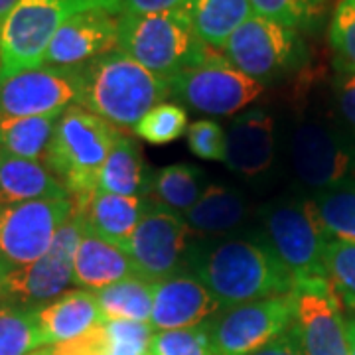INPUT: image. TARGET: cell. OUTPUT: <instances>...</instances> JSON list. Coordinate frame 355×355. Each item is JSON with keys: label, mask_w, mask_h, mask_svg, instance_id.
Masks as SVG:
<instances>
[{"label": "cell", "mask_w": 355, "mask_h": 355, "mask_svg": "<svg viewBox=\"0 0 355 355\" xmlns=\"http://www.w3.org/2000/svg\"><path fill=\"white\" fill-rule=\"evenodd\" d=\"M184 266L211 292L221 312L294 288V277L259 233L191 241Z\"/></svg>", "instance_id": "obj_1"}, {"label": "cell", "mask_w": 355, "mask_h": 355, "mask_svg": "<svg viewBox=\"0 0 355 355\" xmlns=\"http://www.w3.org/2000/svg\"><path fill=\"white\" fill-rule=\"evenodd\" d=\"M132 132L148 144H170L188 132V113L176 103H160L140 119Z\"/></svg>", "instance_id": "obj_32"}, {"label": "cell", "mask_w": 355, "mask_h": 355, "mask_svg": "<svg viewBox=\"0 0 355 355\" xmlns=\"http://www.w3.org/2000/svg\"><path fill=\"white\" fill-rule=\"evenodd\" d=\"M30 355H48V349H38V352H34V354Z\"/></svg>", "instance_id": "obj_45"}, {"label": "cell", "mask_w": 355, "mask_h": 355, "mask_svg": "<svg viewBox=\"0 0 355 355\" xmlns=\"http://www.w3.org/2000/svg\"><path fill=\"white\" fill-rule=\"evenodd\" d=\"M275 162V121L263 109L235 116L225 130V160L231 172L254 180L265 176Z\"/></svg>", "instance_id": "obj_18"}, {"label": "cell", "mask_w": 355, "mask_h": 355, "mask_svg": "<svg viewBox=\"0 0 355 355\" xmlns=\"http://www.w3.org/2000/svg\"><path fill=\"white\" fill-rule=\"evenodd\" d=\"M294 328L304 355H349L347 322L328 279L294 280Z\"/></svg>", "instance_id": "obj_14"}, {"label": "cell", "mask_w": 355, "mask_h": 355, "mask_svg": "<svg viewBox=\"0 0 355 355\" xmlns=\"http://www.w3.org/2000/svg\"><path fill=\"white\" fill-rule=\"evenodd\" d=\"M116 50L127 53L166 81L217 55L198 38L180 8L168 12L119 16Z\"/></svg>", "instance_id": "obj_4"}, {"label": "cell", "mask_w": 355, "mask_h": 355, "mask_svg": "<svg viewBox=\"0 0 355 355\" xmlns=\"http://www.w3.org/2000/svg\"><path fill=\"white\" fill-rule=\"evenodd\" d=\"M148 355H214L209 320L190 328L156 331Z\"/></svg>", "instance_id": "obj_33"}, {"label": "cell", "mask_w": 355, "mask_h": 355, "mask_svg": "<svg viewBox=\"0 0 355 355\" xmlns=\"http://www.w3.org/2000/svg\"><path fill=\"white\" fill-rule=\"evenodd\" d=\"M16 2H18V0H0V26L4 24L6 16H8L10 10L16 6Z\"/></svg>", "instance_id": "obj_42"}, {"label": "cell", "mask_w": 355, "mask_h": 355, "mask_svg": "<svg viewBox=\"0 0 355 355\" xmlns=\"http://www.w3.org/2000/svg\"><path fill=\"white\" fill-rule=\"evenodd\" d=\"M168 87L170 95L191 111L211 116L239 113L265 91L263 83L241 73L219 55L170 77Z\"/></svg>", "instance_id": "obj_9"}, {"label": "cell", "mask_w": 355, "mask_h": 355, "mask_svg": "<svg viewBox=\"0 0 355 355\" xmlns=\"http://www.w3.org/2000/svg\"><path fill=\"white\" fill-rule=\"evenodd\" d=\"M150 176L153 172H148L144 164L139 144L127 135L119 132L101 168L97 191L146 198L150 188Z\"/></svg>", "instance_id": "obj_25"}, {"label": "cell", "mask_w": 355, "mask_h": 355, "mask_svg": "<svg viewBox=\"0 0 355 355\" xmlns=\"http://www.w3.org/2000/svg\"><path fill=\"white\" fill-rule=\"evenodd\" d=\"M205 172L193 164H172L153 172L148 196L164 207L186 214L205 191Z\"/></svg>", "instance_id": "obj_27"}, {"label": "cell", "mask_w": 355, "mask_h": 355, "mask_svg": "<svg viewBox=\"0 0 355 355\" xmlns=\"http://www.w3.org/2000/svg\"><path fill=\"white\" fill-rule=\"evenodd\" d=\"M247 214L249 205L241 191L223 184H214L205 188L202 198L184 214V219L193 233L203 237H221L241 227Z\"/></svg>", "instance_id": "obj_23"}, {"label": "cell", "mask_w": 355, "mask_h": 355, "mask_svg": "<svg viewBox=\"0 0 355 355\" xmlns=\"http://www.w3.org/2000/svg\"><path fill=\"white\" fill-rule=\"evenodd\" d=\"M180 10L211 50H221L231 34L254 14L249 0H184Z\"/></svg>", "instance_id": "obj_24"}, {"label": "cell", "mask_w": 355, "mask_h": 355, "mask_svg": "<svg viewBox=\"0 0 355 355\" xmlns=\"http://www.w3.org/2000/svg\"><path fill=\"white\" fill-rule=\"evenodd\" d=\"M48 355H109V336L105 324H97L73 340L48 347Z\"/></svg>", "instance_id": "obj_38"}, {"label": "cell", "mask_w": 355, "mask_h": 355, "mask_svg": "<svg viewBox=\"0 0 355 355\" xmlns=\"http://www.w3.org/2000/svg\"><path fill=\"white\" fill-rule=\"evenodd\" d=\"M44 347L36 308L0 304V355H30Z\"/></svg>", "instance_id": "obj_30"}, {"label": "cell", "mask_w": 355, "mask_h": 355, "mask_svg": "<svg viewBox=\"0 0 355 355\" xmlns=\"http://www.w3.org/2000/svg\"><path fill=\"white\" fill-rule=\"evenodd\" d=\"M330 46L336 67L355 76V0H338L330 22Z\"/></svg>", "instance_id": "obj_34"}, {"label": "cell", "mask_w": 355, "mask_h": 355, "mask_svg": "<svg viewBox=\"0 0 355 355\" xmlns=\"http://www.w3.org/2000/svg\"><path fill=\"white\" fill-rule=\"evenodd\" d=\"M190 229L182 214L148 198L144 214L135 229L127 253L135 272L142 279L160 280L186 265Z\"/></svg>", "instance_id": "obj_12"}, {"label": "cell", "mask_w": 355, "mask_h": 355, "mask_svg": "<svg viewBox=\"0 0 355 355\" xmlns=\"http://www.w3.org/2000/svg\"><path fill=\"white\" fill-rule=\"evenodd\" d=\"M137 275L127 251L97 237L85 227L73 257V284L97 292Z\"/></svg>", "instance_id": "obj_21"}, {"label": "cell", "mask_w": 355, "mask_h": 355, "mask_svg": "<svg viewBox=\"0 0 355 355\" xmlns=\"http://www.w3.org/2000/svg\"><path fill=\"white\" fill-rule=\"evenodd\" d=\"M221 51L235 69L265 85L302 62L304 44L298 32L253 14L231 34Z\"/></svg>", "instance_id": "obj_8"}, {"label": "cell", "mask_w": 355, "mask_h": 355, "mask_svg": "<svg viewBox=\"0 0 355 355\" xmlns=\"http://www.w3.org/2000/svg\"><path fill=\"white\" fill-rule=\"evenodd\" d=\"M251 355H304L302 343H300V338H298V331L294 328V322H292V326L288 330L282 331L272 342H268Z\"/></svg>", "instance_id": "obj_39"}, {"label": "cell", "mask_w": 355, "mask_h": 355, "mask_svg": "<svg viewBox=\"0 0 355 355\" xmlns=\"http://www.w3.org/2000/svg\"><path fill=\"white\" fill-rule=\"evenodd\" d=\"M60 198L69 193L48 166L0 150V207Z\"/></svg>", "instance_id": "obj_22"}, {"label": "cell", "mask_w": 355, "mask_h": 355, "mask_svg": "<svg viewBox=\"0 0 355 355\" xmlns=\"http://www.w3.org/2000/svg\"><path fill=\"white\" fill-rule=\"evenodd\" d=\"M184 0H116L119 16L123 14H156L176 10Z\"/></svg>", "instance_id": "obj_40"}, {"label": "cell", "mask_w": 355, "mask_h": 355, "mask_svg": "<svg viewBox=\"0 0 355 355\" xmlns=\"http://www.w3.org/2000/svg\"><path fill=\"white\" fill-rule=\"evenodd\" d=\"M263 237L288 268L294 280L326 275L328 235L316 216L314 203L300 200H275L259 209Z\"/></svg>", "instance_id": "obj_6"}, {"label": "cell", "mask_w": 355, "mask_h": 355, "mask_svg": "<svg viewBox=\"0 0 355 355\" xmlns=\"http://www.w3.org/2000/svg\"><path fill=\"white\" fill-rule=\"evenodd\" d=\"M85 231L83 214L73 207L71 216L58 229L51 247L30 265L12 268L4 279V304L40 308L62 296L73 284V257Z\"/></svg>", "instance_id": "obj_7"}, {"label": "cell", "mask_w": 355, "mask_h": 355, "mask_svg": "<svg viewBox=\"0 0 355 355\" xmlns=\"http://www.w3.org/2000/svg\"><path fill=\"white\" fill-rule=\"evenodd\" d=\"M109 336V355H148L154 328L144 322H103Z\"/></svg>", "instance_id": "obj_36"}, {"label": "cell", "mask_w": 355, "mask_h": 355, "mask_svg": "<svg viewBox=\"0 0 355 355\" xmlns=\"http://www.w3.org/2000/svg\"><path fill=\"white\" fill-rule=\"evenodd\" d=\"M58 116H4L0 114V150L28 158L46 160Z\"/></svg>", "instance_id": "obj_28"}, {"label": "cell", "mask_w": 355, "mask_h": 355, "mask_svg": "<svg viewBox=\"0 0 355 355\" xmlns=\"http://www.w3.org/2000/svg\"><path fill=\"white\" fill-rule=\"evenodd\" d=\"M338 105L345 121L355 127V76H343L338 83Z\"/></svg>", "instance_id": "obj_41"}, {"label": "cell", "mask_w": 355, "mask_h": 355, "mask_svg": "<svg viewBox=\"0 0 355 355\" xmlns=\"http://www.w3.org/2000/svg\"><path fill=\"white\" fill-rule=\"evenodd\" d=\"M95 8L119 16L116 0H18L0 28V81L44 65L65 20Z\"/></svg>", "instance_id": "obj_5"}, {"label": "cell", "mask_w": 355, "mask_h": 355, "mask_svg": "<svg viewBox=\"0 0 355 355\" xmlns=\"http://www.w3.org/2000/svg\"><path fill=\"white\" fill-rule=\"evenodd\" d=\"M36 322L44 345L73 340L97 324H103L95 292L71 291L36 308Z\"/></svg>", "instance_id": "obj_19"}, {"label": "cell", "mask_w": 355, "mask_h": 355, "mask_svg": "<svg viewBox=\"0 0 355 355\" xmlns=\"http://www.w3.org/2000/svg\"><path fill=\"white\" fill-rule=\"evenodd\" d=\"M347 322V338H349V355H355V316Z\"/></svg>", "instance_id": "obj_43"}, {"label": "cell", "mask_w": 355, "mask_h": 355, "mask_svg": "<svg viewBox=\"0 0 355 355\" xmlns=\"http://www.w3.org/2000/svg\"><path fill=\"white\" fill-rule=\"evenodd\" d=\"M6 272H8V268H6L4 263L0 261V302H2V298H4V279H6Z\"/></svg>", "instance_id": "obj_44"}, {"label": "cell", "mask_w": 355, "mask_h": 355, "mask_svg": "<svg viewBox=\"0 0 355 355\" xmlns=\"http://www.w3.org/2000/svg\"><path fill=\"white\" fill-rule=\"evenodd\" d=\"M146 202L148 198L95 191L87 202L76 209L83 214L89 231L127 251L128 241L144 214Z\"/></svg>", "instance_id": "obj_20"}, {"label": "cell", "mask_w": 355, "mask_h": 355, "mask_svg": "<svg viewBox=\"0 0 355 355\" xmlns=\"http://www.w3.org/2000/svg\"><path fill=\"white\" fill-rule=\"evenodd\" d=\"M73 211L69 198L36 200L0 207V261L8 270L48 253L58 229Z\"/></svg>", "instance_id": "obj_11"}, {"label": "cell", "mask_w": 355, "mask_h": 355, "mask_svg": "<svg viewBox=\"0 0 355 355\" xmlns=\"http://www.w3.org/2000/svg\"><path fill=\"white\" fill-rule=\"evenodd\" d=\"M216 312H221L217 300L186 266L153 282L150 326L154 330H180L198 326L211 320Z\"/></svg>", "instance_id": "obj_17"}, {"label": "cell", "mask_w": 355, "mask_h": 355, "mask_svg": "<svg viewBox=\"0 0 355 355\" xmlns=\"http://www.w3.org/2000/svg\"><path fill=\"white\" fill-rule=\"evenodd\" d=\"M119 132L81 105L58 116L44 162L65 186L73 207H81L97 191L101 168Z\"/></svg>", "instance_id": "obj_3"}, {"label": "cell", "mask_w": 355, "mask_h": 355, "mask_svg": "<svg viewBox=\"0 0 355 355\" xmlns=\"http://www.w3.org/2000/svg\"><path fill=\"white\" fill-rule=\"evenodd\" d=\"M186 137H188V148L198 158L211 162L225 160V130L216 121L209 119L196 121L188 127Z\"/></svg>", "instance_id": "obj_37"}, {"label": "cell", "mask_w": 355, "mask_h": 355, "mask_svg": "<svg viewBox=\"0 0 355 355\" xmlns=\"http://www.w3.org/2000/svg\"><path fill=\"white\" fill-rule=\"evenodd\" d=\"M312 203L328 239L355 243V180L320 191Z\"/></svg>", "instance_id": "obj_29"}, {"label": "cell", "mask_w": 355, "mask_h": 355, "mask_svg": "<svg viewBox=\"0 0 355 355\" xmlns=\"http://www.w3.org/2000/svg\"><path fill=\"white\" fill-rule=\"evenodd\" d=\"M103 322H148L153 314V282L132 275L95 292Z\"/></svg>", "instance_id": "obj_26"}, {"label": "cell", "mask_w": 355, "mask_h": 355, "mask_svg": "<svg viewBox=\"0 0 355 355\" xmlns=\"http://www.w3.org/2000/svg\"><path fill=\"white\" fill-rule=\"evenodd\" d=\"M288 156L294 176L318 193L345 182L354 166V153L345 140L320 123H302L292 128Z\"/></svg>", "instance_id": "obj_15"}, {"label": "cell", "mask_w": 355, "mask_h": 355, "mask_svg": "<svg viewBox=\"0 0 355 355\" xmlns=\"http://www.w3.org/2000/svg\"><path fill=\"white\" fill-rule=\"evenodd\" d=\"M0 28H2V26H0Z\"/></svg>", "instance_id": "obj_47"}, {"label": "cell", "mask_w": 355, "mask_h": 355, "mask_svg": "<svg viewBox=\"0 0 355 355\" xmlns=\"http://www.w3.org/2000/svg\"><path fill=\"white\" fill-rule=\"evenodd\" d=\"M116 42L119 18L103 8L85 10L65 20L55 32L46 51L44 65L81 67L116 50Z\"/></svg>", "instance_id": "obj_16"}, {"label": "cell", "mask_w": 355, "mask_h": 355, "mask_svg": "<svg viewBox=\"0 0 355 355\" xmlns=\"http://www.w3.org/2000/svg\"><path fill=\"white\" fill-rule=\"evenodd\" d=\"M83 65H40L0 81V114L60 116L69 107L83 103Z\"/></svg>", "instance_id": "obj_10"}, {"label": "cell", "mask_w": 355, "mask_h": 355, "mask_svg": "<svg viewBox=\"0 0 355 355\" xmlns=\"http://www.w3.org/2000/svg\"><path fill=\"white\" fill-rule=\"evenodd\" d=\"M254 16L286 26L294 32L316 28L330 0H249Z\"/></svg>", "instance_id": "obj_31"}, {"label": "cell", "mask_w": 355, "mask_h": 355, "mask_svg": "<svg viewBox=\"0 0 355 355\" xmlns=\"http://www.w3.org/2000/svg\"><path fill=\"white\" fill-rule=\"evenodd\" d=\"M326 275L340 302L355 310V243L328 241Z\"/></svg>", "instance_id": "obj_35"}, {"label": "cell", "mask_w": 355, "mask_h": 355, "mask_svg": "<svg viewBox=\"0 0 355 355\" xmlns=\"http://www.w3.org/2000/svg\"><path fill=\"white\" fill-rule=\"evenodd\" d=\"M294 322L292 292L229 308L211 318L214 355H251Z\"/></svg>", "instance_id": "obj_13"}, {"label": "cell", "mask_w": 355, "mask_h": 355, "mask_svg": "<svg viewBox=\"0 0 355 355\" xmlns=\"http://www.w3.org/2000/svg\"><path fill=\"white\" fill-rule=\"evenodd\" d=\"M87 111L105 119L114 128H132L170 95L168 81L142 67L127 53L114 50L83 65Z\"/></svg>", "instance_id": "obj_2"}, {"label": "cell", "mask_w": 355, "mask_h": 355, "mask_svg": "<svg viewBox=\"0 0 355 355\" xmlns=\"http://www.w3.org/2000/svg\"><path fill=\"white\" fill-rule=\"evenodd\" d=\"M354 166H355V150H354Z\"/></svg>", "instance_id": "obj_46"}]
</instances>
